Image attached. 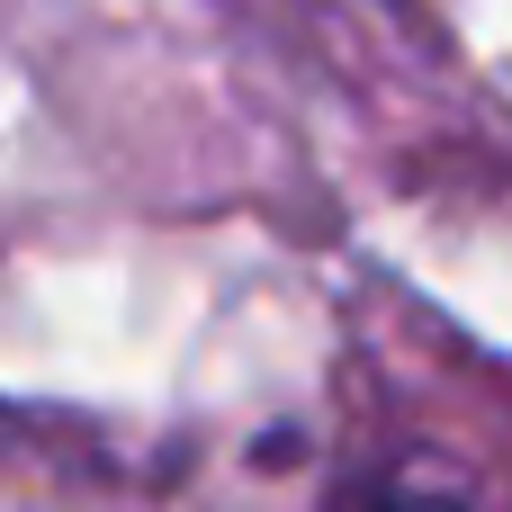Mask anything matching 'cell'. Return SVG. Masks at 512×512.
I'll return each mask as SVG.
<instances>
[{"mask_svg": "<svg viewBox=\"0 0 512 512\" xmlns=\"http://www.w3.org/2000/svg\"><path fill=\"white\" fill-rule=\"evenodd\" d=\"M324 512H477L459 486H432V477H396V468H351L333 477Z\"/></svg>", "mask_w": 512, "mask_h": 512, "instance_id": "obj_1", "label": "cell"}]
</instances>
